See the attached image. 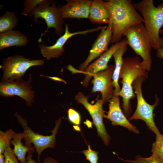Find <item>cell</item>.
Wrapping results in <instances>:
<instances>
[{
    "label": "cell",
    "instance_id": "4316f807",
    "mask_svg": "<svg viewBox=\"0 0 163 163\" xmlns=\"http://www.w3.org/2000/svg\"><path fill=\"white\" fill-rule=\"evenodd\" d=\"M5 163H19L14 154L13 149L9 147L5 151Z\"/></svg>",
    "mask_w": 163,
    "mask_h": 163
},
{
    "label": "cell",
    "instance_id": "7402d4cb",
    "mask_svg": "<svg viewBox=\"0 0 163 163\" xmlns=\"http://www.w3.org/2000/svg\"><path fill=\"white\" fill-rule=\"evenodd\" d=\"M16 133L11 129L5 132L0 130V154H3L5 150L10 147L11 141Z\"/></svg>",
    "mask_w": 163,
    "mask_h": 163
},
{
    "label": "cell",
    "instance_id": "44dd1931",
    "mask_svg": "<svg viewBox=\"0 0 163 163\" xmlns=\"http://www.w3.org/2000/svg\"><path fill=\"white\" fill-rule=\"evenodd\" d=\"M18 22V19L14 11H6L0 18V33L13 30Z\"/></svg>",
    "mask_w": 163,
    "mask_h": 163
},
{
    "label": "cell",
    "instance_id": "8fae6325",
    "mask_svg": "<svg viewBox=\"0 0 163 163\" xmlns=\"http://www.w3.org/2000/svg\"><path fill=\"white\" fill-rule=\"evenodd\" d=\"M105 27L99 26L94 28L72 33L69 30L68 24H66L64 34L56 40L54 44L48 46H45L43 43H40L38 47L43 56L46 58L47 60H50L52 58H59L64 52V45L71 37L77 35H85L89 33L101 30Z\"/></svg>",
    "mask_w": 163,
    "mask_h": 163
},
{
    "label": "cell",
    "instance_id": "4dcf8cb0",
    "mask_svg": "<svg viewBox=\"0 0 163 163\" xmlns=\"http://www.w3.org/2000/svg\"><path fill=\"white\" fill-rule=\"evenodd\" d=\"M76 127L73 126V127H74V128L76 130H77V131H80V128L79 126H75Z\"/></svg>",
    "mask_w": 163,
    "mask_h": 163
},
{
    "label": "cell",
    "instance_id": "603a6c76",
    "mask_svg": "<svg viewBox=\"0 0 163 163\" xmlns=\"http://www.w3.org/2000/svg\"><path fill=\"white\" fill-rule=\"evenodd\" d=\"M151 152L152 155L163 163V134L156 137L152 145Z\"/></svg>",
    "mask_w": 163,
    "mask_h": 163
},
{
    "label": "cell",
    "instance_id": "3957f363",
    "mask_svg": "<svg viewBox=\"0 0 163 163\" xmlns=\"http://www.w3.org/2000/svg\"><path fill=\"white\" fill-rule=\"evenodd\" d=\"M136 10L142 15L145 28L150 37L152 48L158 50L160 48L159 31L163 27V3L155 6L153 0L132 2Z\"/></svg>",
    "mask_w": 163,
    "mask_h": 163
},
{
    "label": "cell",
    "instance_id": "30bf717a",
    "mask_svg": "<svg viewBox=\"0 0 163 163\" xmlns=\"http://www.w3.org/2000/svg\"><path fill=\"white\" fill-rule=\"evenodd\" d=\"M32 81L31 74L27 81L21 78L14 80L1 79L0 95L4 97L19 96L25 101L27 106H31L35 97V93L30 84Z\"/></svg>",
    "mask_w": 163,
    "mask_h": 163
},
{
    "label": "cell",
    "instance_id": "4fadbf2b",
    "mask_svg": "<svg viewBox=\"0 0 163 163\" xmlns=\"http://www.w3.org/2000/svg\"><path fill=\"white\" fill-rule=\"evenodd\" d=\"M112 37L111 24L109 22L107 26L101 30L97 39L91 49L89 53L85 60L80 64L78 70L73 71L74 73L84 71L93 60L100 57L108 49L109 43H111Z\"/></svg>",
    "mask_w": 163,
    "mask_h": 163
},
{
    "label": "cell",
    "instance_id": "cb8c5ba5",
    "mask_svg": "<svg viewBox=\"0 0 163 163\" xmlns=\"http://www.w3.org/2000/svg\"><path fill=\"white\" fill-rule=\"evenodd\" d=\"M44 0H25L24 1V8L21 14L24 16L31 17V14L38 5Z\"/></svg>",
    "mask_w": 163,
    "mask_h": 163
},
{
    "label": "cell",
    "instance_id": "f546056e",
    "mask_svg": "<svg viewBox=\"0 0 163 163\" xmlns=\"http://www.w3.org/2000/svg\"><path fill=\"white\" fill-rule=\"evenodd\" d=\"M0 163H5V156L4 155L0 154Z\"/></svg>",
    "mask_w": 163,
    "mask_h": 163
},
{
    "label": "cell",
    "instance_id": "5b68a950",
    "mask_svg": "<svg viewBox=\"0 0 163 163\" xmlns=\"http://www.w3.org/2000/svg\"><path fill=\"white\" fill-rule=\"evenodd\" d=\"M146 77H139L136 79L133 84V88L136 94L137 104L136 109L133 114L128 119L129 121L133 120H141L145 123L148 129L156 135V137L159 136L161 134L156 126L154 120L153 111L159 102V99L156 96L155 103L150 105L144 99L142 94V85Z\"/></svg>",
    "mask_w": 163,
    "mask_h": 163
},
{
    "label": "cell",
    "instance_id": "8992f818",
    "mask_svg": "<svg viewBox=\"0 0 163 163\" xmlns=\"http://www.w3.org/2000/svg\"><path fill=\"white\" fill-rule=\"evenodd\" d=\"M18 121L24 129L25 141L24 145L31 147V144L34 145L36 152L37 153V162L40 163V157L42 152L48 148L55 147L56 135L60 126L62 120L64 117L59 118L55 122V125L51 131L52 134L50 136H45L34 132L29 127L27 120L17 112L15 114Z\"/></svg>",
    "mask_w": 163,
    "mask_h": 163
},
{
    "label": "cell",
    "instance_id": "7a4b0ae2",
    "mask_svg": "<svg viewBox=\"0 0 163 163\" xmlns=\"http://www.w3.org/2000/svg\"><path fill=\"white\" fill-rule=\"evenodd\" d=\"M137 57L123 58L119 78H122L121 89L117 94L122 98V107L126 118L129 116L132 110L130 100L135 97L133 84L138 77L144 76L147 78L148 73Z\"/></svg>",
    "mask_w": 163,
    "mask_h": 163
},
{
    "label": "cell",
    "instance_id": "ba28073f",
    "mask_svg": "<svg viewBox=\"0 0 163 163\" xmlns=\"http://www.w3.org/2000/svg\"><path fill=\"white\" fill-rule=\"evenodd\" d=\"M44 63L43 59H31L22 55L9 57L3 59L1 65L3 75L1 79L14 80L21 78L30 67L43 66Z\"/></svg>",
    "mask_w": 163,
    "mask_h": 163
},
{
    "label": "cell",
    "instance_id": "f1b7e54d",
    "mask_svg": "<svg viewBox=\"0 0 163 163\" xmlns=\"http://www.w3.org/2000/svg\"><path fill=\"white\" fill-rule=\"evenodd\" d=\"M156 55L159 58L163 59V38H160V48L157 50Z\"/></svg>",
    "mask_w": 163,
    "mask_h": 163
},
{
    "label": "cell",
    "instance_id": "d4e9b609",
    "mask_svg": "<svg viewBox=\"0 0 163 163\" xmlns=\"http://www.w3.org/2000/svg\"><path fill=\"white\" fill-rule=\"evenodd\" d=\"M118 158L123 161L131 163H162L158 160L154 156L152 155L148 157H143L140 155H138L135 157L134 160H124L118 157Z\"/></svg>",
    "mask_w": 163,
    "mask_h": 163
},
{
    "label": "cell",
    "instance_id": "5bb4252c",
    "mask_svg": "<svg viewBox=\"0 0 163 163\" xmlns=\"http://www.w3.org/2000/svg\"><path fill=\"white\" fill-rule=\"evenodd\" d=\"M115 65L109 66L106 70L100 72L93 76L91 93L100 92L104 104L108 102L114 94L112 77Z\"/></svg>",
    "mask_w": 163,
    "mask_h": 163
},
{
    "label": "cell",
    "instance_id": "52a82bcc",
    "mask_svg": "<svg viewBox=\"0 0 163 163\" xmlns=\"http://www.w3.org/2000/svg\"><path fill=\"white\" fill-rule=\"evenodd\" d=\"M32 15L34 21L37 24L39 23V18L45 20L47 26L45 32L49 28H53L57 36H62L65 22L61 17L59 6L57 7L55 1L44 0L33 11L31 16Z\"/></svg>",
    "mask_w": 163,
    "mask_h": 163
},
{
    "label": "cell",
    "instance_id": "ac0fdd59",
    "mask_svg": "<svg viewBox=\"0 0 163 163\" xmlns=\"http://www.w3.org/2000/svg\"><path fill=\"white\" fill-rule=\"evenodd\" d=\"M89 19L92 23L109 24L110 14L106 1L102 0L92 1Z\"/></svg>",
    "mask_w": 163,
    "mask_h": 163
},
{
    "label": "cell",
    "instance_id": "9c48e42d",
    "mask_svg": "<svg viewBox=\"0 0 163 163\" xmlns=\"http://www.w3.org/2000/svg\"><path fill=\"white\" fill-rule=\"evenodd\" d=\"M88 96L79 92L75 96L74 99L78 103L83 105L88 111L97 129L98 137L101 139L105 145H107L111 138L106 131L103 121L105 115L103 108L104 102L101 98L97 99L95 103L92 104L88 102Z\"/></svg>",
    "mask_w": 163,
    "mask_h": 163
},
{
    "label": "cell",
    "instance_id": "6da1fadb",
    "mask_svg": "<svg viewBox=\"0 0 163 163\" xmlns=\"http://www.w3.org/2000/svg\"><path fill=\"white\" fill-rule=\"evenodd\" d=\"M132 2L130 0L106 1L111 24V44L121 41L125 32L131 26L144 23L143 18L134 8Z\"/></svg>",
    "mask_w": 163,
    "mask_h": 163
},
{
    "label": "cell",
    "instance_id": "ffe728a7",
    "mask_svg": "<svg viewBox=\"0 0 163 163\" xmlns=\"http://www.w3.org/2000/svg\"><path fill=\"white\" fill-rule=\"evenodd\" d=\"M127 50V44H125L118 49L113 54L115 68L112 77L113 84L114 88V94L117 95L120 90L118 82L122 62L123 56Z\"/></svg>",
    "mask_w": 163,
    "mask_h": 163
},
{
    "label": "cell",
    "instance_id": "e0dca14e",
    "mask_svg": "<svg viewBox=\"0 0 163 163\" xmlns=\"http://www.w3.org/2000/svg\"><path fill=\"white\" fill-rule=\"evenodd\" d=\"M27 37L18 30H11L0 33V50L13 46H26Z\"/></svg>",
    "mask_w": 163,
    "mask_h": 163
},
{
    "label": "cell",
    "instance_id": "1f68e13d",
    "mask_svg": "<svg viewBox=\"0 0 163 163\" xmlns=\"http://www.w3.org/2000/svg\"><path fill=\"white\" fill-rule=\"evenodd\" d=\"M162 29H161L159 31V34H163V27Z\"/></svg>",
    "mask_w": 163,
    "mask_h": 163
},
{
    "label": "cell",
    "instance_id": "d6986e66",
    "mask_svg": "<svg viewBox=\"0 0 163 163\" xmlns=\"http://www.w3.org/2000/svg\"><path fill=\"white\" fill-rule=\"evenodd\" d=\"M24 137V134L23 132L16 133L14 137L11 141V143L14 146L13 149L14 152L20 163H27L26 158V155L27 152L30 151L33 153L35 151L34 146L30 148L23 145L21 140Z\"/></svg>",
    "mask_w": 163,
    "mask_h": 163
},
{
    "label": "cell",
    "instance_id": "83f0119b",
    "mask_svg": "<svg viewBox=\"0 0 163 163\" xmlns=\"http://www.w3.org/2000/svg\"><path fill=\"white\" fill-rule=\"evenodd\" d=\"M32 152L29 151L28 152V155L26 158L27 163H37L36 161L32 158ZM57 160L50 157H48L43 160V163H58Z\"/></svg>",
    "mask_w": 163,
    "mask_h": 163
},
{
    "label": "cell",
    "instance_id": "277c9868",
    "mask_svg": "<svg viewBox=\"0 0 163 163\" xmlns=\"http://www.w3.org/2000/svg\"><path fill=\"white\" fill-rule=\"evenodd\" d=\"M123 36L126 37L127 45L142 58L141 63L143 67L147 71H150L152 65V46L150 37L143 23L131 26L126 31Z\"/></svg>",
    "mask_w": 163,
    "mask_h": 163
},
{
    "label": "cell",
    "instance_id": "9a60e30c",
    "mask_svg": "<svg viewBox=\"0 0 163 163\" xmlns=\"http://www.w3.org/2000/svg\"><path fill=\"white\" fill-rule=\"evenodd\" d=\"M119 96L113 94L108 101L109 111L104 117L111 122L113 126H120L127 129L134 133H140L137 127L130 123L120 107Z\"/></svg>",
    "mask_w": 163,
    "mask_h": 163
},
{
    "label": "cell",
    "instance_id": "2e32d148",
    "mask_svg": "<svg viewBox=\"0 0 163 163\" xmlns=\"http://www.w3.org/2000/svg\"><path fill=\"white\" fill-rule=\"evenodd\" d=\"M67 3L59 6L62 19L89 18L92 1L90 0H67Z\"/></svg>",
    "mask_w": 163,
    "mask_h": 163
},
{
    "label": "cell",
    "instance_id": "7c38bea8",
    "mask_svg": "<svg viewBox=\"0 0 163 163\" xmlns=\"http://www.w3.org/2000/svg\"><path fill=\"white\" fill-rule=\"evenodd\" d=\"M127 44L126 38H123L119 43L112 45L94 62L89 64L83 71L78 72L83 74L85 76L82 82V86L87 88L91 78L96 73L104 70L108 67V62L114 53L123 45Z\"/></svg>",
    "mask_w": 163,
    "mask_h": 163
},
{
    "label": "cell",
    "instance_id": "484cf974",
    "mask_svg": "<svg viewBox=\"0 0 163 163\" xmlns=\"http://www.w3.org/2000/svg\"><path fill=\"white\" fill-rule=\"evenodd\" d=\"M67 112L68 117L69 121L75 126H80L81 120L80 113L77 111L72 108H69Z\"/></svg>",
    "mask_w": 163,
    "mask_h": 163
}]
</instances>
